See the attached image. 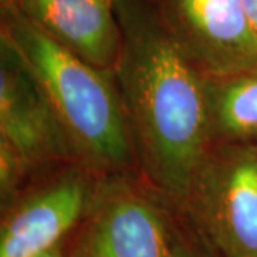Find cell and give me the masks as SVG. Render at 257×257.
<instances>
[{"label":"cell","mask_w":257,"mask_h":257,"mask_svg":"<svg viewBox=\"0 0 257 257\" xmlns=\"http://www.w3.org/2000/svg\"><path fill=\"white\" fill-rule=\"evenodd\" d=\"M121 33L113 74L135 153L160 190L186 200L210 152L206 76L163 18L128 8Z\"/></svg>","instance_id":"obj_1"},{"label":"cell","mask_w":257,"mask_h":257,"mask_svg":"<svg viewBox=\"0 0 257 257\" xmlns=\"http://www.w3.org/2000/svg\"><path fill=\"white\" fill-rule=\"evenodd\" d=\"M5 37L35 76L74 152L97 167L130 163L135 147L116 80L57 43L3 0Z\"/></svg>","instance_id":"obj_2"},{"label":"cell","mask_w":257,"mask_h":257,"mask_svg":"<svg viewBox=\"0 0 257 257\" xmlns=\"http://www.w3.org/2000/svg\"><path fill=\"white\" fill-rule=\"evenodd\" d=\"M186 199L223 256L257 257L256 147L210 149Z\"/></svg>","instance_id":"obj_3"},{"label":"cell","mask_w":257,"mask_h":257,"mask_svg":"<svg viewBox=\"0 0 257 257\" xmlns=\"http://www.w3.org/2000/svg\"><path fill=\"white\" fill-rule=\"evenodd\" d=\"M162 18L206 77H224L257 64V35L243 0H162Z\"/></svg>","instance_id":"obj_4"},{"label":"cell","mask_w":257,"mask_h":257,"mask_svg":"<svg viewBox=\"0 0 257 257\" xmlns=\"http://www.w3.org/2000/svg\"><path fill=\"white\" fill-rule=\"evenodd\" d=\"M0 143L18 155L28 172L76 155L50 101L5 37L0 64Z\"/></svg>","instance_id":"obj_5"},{"label":"cell","mask_w":257,"mask_h":257,"mask_svg":"<svg viewBox=\"0 0 257 257\" xmlns=\"http://www.w3.org/2000/svg\"><path fill=\"white\" fill-rule=\"evenodd\" d=\"M93 204L87 257H172L157 210L123 183L104 184Z\"/></svg>","instance_id":"obj_6"},{"label":"cell","mask_w":257,"mask_h":257,"mask_svg":"<svg viewBox=\"0 0 257 257\" xmlns=\"http://www.w3.org/2000/svg\"><path fill=\"white\" fill-rule=\"evenodd\" d=\"M57 43L104 72H114L123 33L106 0H13Z\"/></svg>","instance_id":"obj_7"},{"label":"cell","mask_w":257,"mask_h":257,"mask_svg":"<svg viewBox=\"0 0 257 257\" xmlns=\"http://www.w3.org/2000/svg\"><path fill=\"white\" fill-rule=\"evenodd\" d=\"M89 189L79 175L64 176L35 193L2 226L0 257H40L80 219Z\"/></svg>","instance_id":"obj_8"},{"label":"cell","mask_w":257,"mask_h":257,"mask_svg":"<svg viewBox=\"0 0 257 257\" xmlns=\"http://www.w3.org/2000/svg\"><path fill=\"white\" fill-rule=\"evenodd\" d=\"M211 140L247 145L257 140V64L224 77H206Z\"/></svg>","instance_id":"obj_9"},{"label":"cell","mask_w":257,"mask_h":257,"mask_svg":"<svg viewBox=\"0 0 257 257\" xmlns=\"http://www.w3.org/2000/svg\"><path fill=\"white\" fill-rule=\"evenodd\" d=\"M243 5H244L248 22L257 35V0H243Z\"/></svg>","instance_id":"obj_10"},{"label":"cell","mask_w":257,"mask_h":257,"mask_svg":"<svg viewBox=\"0 0 257 257\" xmlns=\"http://www.w3.org/2000/svg\"><path fill=\"white\" fill-rule=\"evenodd\" d=\"M172 257H192L184 248L173 247L172 248Z\"/></svg>","instance_id":"obj_11"},{"label":"cell","mask_w":257,"mask_h":257,"mask_svg":"<svg viewBox=\"0 0 257 257\" xmlns=\"http://www.w3.org/2000/svg\"><path fill=\"white\" fill-rule=\"evenodd\" d=\"M40 257H63V254H62L60 248H59V246H57V247L49 250V251H47V253H45V254H42Z\"/></svg>","instance_id":"obj_12"},{"label":"cell","mask_w":257,"mask_h":257,"mask_svg":"<svg viewBox=\"0 0 257 257\" xmlns=\"http://www.w3.org/2000/svg\"><path fill=\"white\" fill-rule=\"evenodd\" d=\"M76 257H87V254H86L84 251H82V253H79V254H77Z\"/></svg>","instance_id":"obj_13"},{"label":"cell","mask_w":257,"mask_h":257,"mask_svg":"<svg viewBox=\"0 0 257 257\" xmlns=\"http://www.w3.org/2000/svg\"><path fill=\"white\" fill-rule=\"evenodd\" d=\"M106 2H109V3H110V5H113V3H114V2H116V0H106Z\"/></svg>","instance_id":"obj_14"}]
</instances>
